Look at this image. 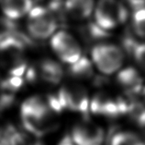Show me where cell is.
Wrapping results in <instances>:
<instances>
[{"label": "cell", "mask_w": 145, "mask_h": 145, "mask_svg": "<svg viewBox=\"0 0 145 145\" xmlns=\"http://www.w3.org/2000/svg\"><path fill=\"white\" fill-rule=\"evenodd\" d=\"M39 77L50 84H58L62 81L63 70L61 65L52 59H43L38 67Z\"/></svg>", "instance_id": "30bf717a"}, {"label": "cell", "mask_w": 145, "mask_h": 145, "mask_svg": "<svg viewBox=\"0 0 145 145\" xmlns=\"http://www.w3.org/2000/svg\"><path fill=\"white\" fill-rule=\"evenodd\" d=\"M104 138L103 128L91 121L79 122L72 129V140L75 145H102Z\"/></svg>", "instance_id": "8992f818"}, {"label": "cell", "mask_w": 145, "mask_h": 145, "mask_svg": "<svg viewBox=\"0 0 145 145\" xmlns=\"http://www.w3.org/2000/svg\"><path fill=\"white\" fill-rule=\"evenodd\" d=\"M69 74L76 79H91L94 76L93 64L86 56H81L76 62L70 65Z\"/></svg>", "instance_id": "7c38bea8"}, {"label": "cell", "mask_w": 145, "mask_h": 145, "mask_svg": "<svg viewBox=\"0 0 145 145\" xmlns=\"http://www.w3.org/2000/svg\"><path fill=\"white\" fill-rule=\"evenodd\" d=\"M51 46L57 56L66 64H74L82 55L81 46L77 40L69 32L61 30L51 40Z\"/></svg>", "instance_id": "5b68a950"}, {"label": "cell", "mask_w": 145, "mask_h": 145, "mask_svg": "<svg viewBox=\"0 0 145 145\" xmlns=\"http://www.w3.org/2000/svg\"><path fill=\"white\" fill-rule=\"evenodd\" d=\"M27 29L30 36L37 40L51 37L58 27V20L51 7L38 6L32 7L28 14Z\"/></svg>", "instance_id": "6da1fadb"}, {"label": "cell", "mask_w": 145, "mask_h": 145, "mask_svg": "<svg viewBox=\"0 0 145 145\" xmlns=\"http://www.w3.org/2000/svg\"><path fill=\"white\" fill-rule=\"evenodd\" d=\"M91 56L95 66L105 75L115 73L124 62V53L122 49L109 43H98L93 47Z\"/></svg>", "instance_id": "7a4b0ae2"}, {"label": "cell", "mask_w": 145, "mask_h": 145, "mask_svg": "<svg viewBox=\"0 0 145 145\" xmlns=\"http://www.w3.org/2000/svg\"><path fill=\"white\" fill-rule=\"evenodd\" d=\"M0 145H3V144H0Z\"/></svg>", "instance_id": "d6986e66"}, {"label": "cell", "mask_w": 145, "mask_h": 145, "mask_svg": "<svg viewBox=\"0 0 145 145\" xmlns=\"http://www.w3.org/2000/svg\"><path fill=\"white\" fill-rule=\"evenodd\" d=\"M53 1H54V2H60L61 0H53Z\"/></svg>", "instance_id": "ac0fdd59"}, {"label": "cell", "mask_w": 145, "mask_h": 145, "mask_svg": "<svg viewBox=\"0 0 145 145\" xmlns=\"http://www.w3.org/2000/svg\"><path fill=\"white\" fill-rule=\"evenodd\" d=\"M94 10V0H66L64 12L74 20H86Z\"/></svg>", "instance_id": "8fae6325"}, {"label": "cell", "mask_w": 145, "mask_h": 145, "mask_svg": "<svg viewBox=\"0 0 145 145\" xmlns=\"http://www.w3.org/2000/svg\"><path fill=\"white\" fill-rule=\"evenodd\" d=\"M132 24L136 35L145 39V7L135 10L132 18Z\"/></svg>", "instance_id": "9a60e30c"}, {"label": "cell", "mask_w": 145, "mask_h": 145, "mask_svg": "<svg viewBox=\"0 0 145 145\" xmlns=\"http://www.w3.org/2000/svg\"><path fill=\"white\" fill-rule=\"evenodd\" d=\"M62 110L86 115L89 111V97L85 87L77 83L62 87L56 94Z\"/></svg>", "instance_id": "277c9868"}, {"label": "cell", "mask_w": 145, "mask_h": 145, "mask_svg": "<svg viewBox=\"0 0 145 145\" xmlns=\"http://www.w3.org/2000/svg\"><path fill=\"white\" fill-rule=\"evenodd\" d=\"M33 7L32 0H1V9L6 17L18 20L29 13Z\"/></svg>", "instance_id": "9c48e42d"}, {"label": "cell", "mask_w": 145, "mask_h": 145, "mask_svg": "<svg viewBox=\"0 0 145 145\" xmlns=\"http://www.w3.org/2000/svg\"><path fill=\"white\" fill-rule=\"evenodd\" d=\"M0 2H1V0H0Z\"/></svg>", "instance_id": "ffe728a7"}, {"label": "cell", "mask_w": 145, "mask_h": 145, "mask_svg": "<svg viewBox=\"0 0 145 145\" xmlns=\"http://www.w3.org/2000/svg\"><path fill=\"white\" fill-rule=\"evenodd\" d=\"M117 81L129 96L142 93L143 79L140 72L134 68L129 67L121 70L118 73Z\"/></svg>", "instance_id": "ba28073f"}, {"label": "cell", "mask_w": 145, "mask_h": 145, "mask_svg": "<svg viewBox=\"0 0 145 145\" xmlns=\"http://www.w3.org/2000/svg\"><path fill=\"white\" fill-rule=\"evenodd\" d=\"M128 19V10L119 0H99L95 9V22L106 30L123 24Z\"/></svg>", "instance_id": "3957f363"}, {"label": "cell", "mask_w": 145, "mask_h": 145, "mask_svg": "<svg viewBox=\"0 0 145 145\" xmlns=\"http://www.w3.org/2000/svg\"><path fill=\"white\" fill-rule=\"evenodd\" d=\"M111 145H145V142L131 131H120L112 137Z\"/></svg>", "instance_id": "5bb4252c"}, {"label": "cell", "mask_w": 145, "mask_h": 145, "mask_svg": "<svg viewBox=\"0 0 145 145\" xmlns=\"http://www.w3.org/2000/svg\"><path fill=\"white\" fill-rule=\"evenodd\" d=\"M89 109L95 115L116 117L124 114L121 97L114 99L105 93H97L90 102Z\"/></svg>", "instance_id": "52a82bcc"}, {"label": "cell", "mask_w": 145, "mask_h": 145, "mask_svg": "<svg viewBox=\"0 0 145 145\" xmlns=\"http://www.w3.org/2000/svg\"><path fill=\"white\" fill-rule=\"evenodd\" d=\"M127 2L135 9L145 7V0H127Z\"/></svg>", "instance_id": "2e32d148"}, {"label": "cell", "mask_w": 145, "mask_h": 145, "mask_svg": "<svg viewBox=\"0 0 145 145\" xmlns=\"http://www.w3.org/2000/svg\"><path fill=\"white\" fill-rule=\"evenodd\" d=\"M124 44L136 62L145 70V43H136L131 38H126Z\"/></svg>", "instance_id": "4fadbf2b"}, {"label": "cell", "mask_w": 145, "mask_h": 145, "mask_svg": "<svg viewBox=\"0 0 145 145\" xmlns=\"http://www.w3.org/2000/svg\"><path fill=\"white\" fill-rule=\"evenodd\" d=\"M142 94H143V97L145 99V86L143 87V90H142Z\"/></svg>", "instance_id": "e0dca14e"}]
</instances>
